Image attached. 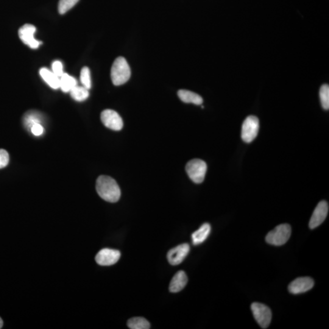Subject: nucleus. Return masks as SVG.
Listing matches in <instances>:
<instances>
[{"mask_svg": "<svg viewBox=\"0 0 329 329\" xmlns=\"http://www.w3.org/2000/svg\"><path fill=\"white\" fill-rule=\"evenodd\" d=\"M96 188L99 196L108 202H116L120 198L121 191L118 184L108 176H100L98 178Z\"/></svg>", "mask_w": 329, "mask_h": 329, "instance_id": "nucleus-1", "label": "nucleus"}, {"mask_svg": "<svg viewBox=\"0 0 329 329\" xmlns=\"http://www.w3.org/2000/svg\"><path fill=\"white\" fill-rule=\"evenodd\" d=\"M130 68L127 60L124 57L116 58L111 68V79L114 85L124 84L130 79Z\"/></svg>", "mask_w": 329, "mask_h": 329, "instance_id": "nucleus-2", "label": "nucleus"}, {"mask_svg": "<svg viewBox=\"0 0 329 329\" xmlns=\"http://www.w3.org/2000/svg\"><path fill=\"white\" fill-rule=\"evenodd\" d=\"M291 234L290 226L288 224H280L267 234L266 242L274 246H282L288 241Z\"/></svg>", "mask_w": 329, "mask_h": 329, "instance_id": "nucleus-3", "label": "nucleus"}, {"mask_svg": "<svg viewBox=\"0 0 329 329\" xmlns=\"http://www.w3.org/2000/svg\"><path fill=\"white\" fill-rule=\"evenodd\" d=\"M207 169V164L205 162L198 158L189 161L186 166V174L190 180L196 184L203 182Z\"/></svg>", "mask_w": 329, "mask_h": 329, "instance_id": "nucleus-4", "label": "nucleus"}, {"mask_svg": "<svg viewBox=\"0 0 329 329\" xmlns=\"http://www.w3.org/2000/svg\"><path fill=\"white\" fill-rule=\"evenodd\" d=\"M259 130V120L258 117L248 116L242 124V138L246 143H250L258 136Z\"/></svg>", "mask_w": 329, "mask_h": 329, "instance_id": "nucleus-5", "label": "nucleus"}, {"mask_svg": "<svg viewBox=\"0 0 329 329\" xmlns=\"http://www.w3.org/2000/svg\"><path fill=\"white\" fill-rule=\"evenodd\" d=\"M252 310L256 322L263 328L269 327L272 319L271 310L263 304L255 302L252 305Z\"/></svg>", "mask_w": 329, "mask_h": 329, "instance_id": "nucleus-6", "label": "nucleus"}, {"mask_svg": "<svg viewBox=\"0 0 329 329\" xmlns=\"http://www.w3.org/2000/svg\"><path fill=\"white\" fill-rule=\"evenodd\" d=\"M102 124L108 129L120 130L124 127V122L122 117L116 112L110 110H104L101 114Z\"/></svg>", "mask_w": 329, "mask_h": 329, "instance_id": "nucleus-7", "label": "nucleus"}, {"mask_svg": "<svg viewBox=\"0 0 329 329\" xmlns=\"http://www.w3.org/2000/svg\"><path fill=\"white\" fill-rule=\"evenodd\" d=\"M36 30V27L30 24L24 25L18 30L20 38L25 44L32 49L38 48L41 44L40 42L36 40L34 37Z\"/></svg>", "mask_w": 329, "mask_h": 329, "instance_id": "nucleus-8", "label": "nucleus"}, {"mask_svg": "<svg viewBox=\"0 0 329 329\" xmlns=\"http://www.w3.org/2000/svg\"><path fill=\"white\" fill-rule=\"evenodd\" d=\"M120 256L121 253L119 250L105 248L97 254L96 260L100 266H110L116 264Z\"/></svg>", "mask_w": 329, "mask_h": 329, "instance_id": "nucleus-9", "label": "nucleus"}, {"mask_svg": "<svg viewBox=\"0 0 329 329\" xmlns=\"http://www.w3.org/2000/svg\"><path fill=\"white\" fill-rule=\"evenodd\" d=\"M328 212V204L325 200H322L315 208L309 222V227L311 230L318 227L327 218Z\"/></svg>", "mask_w": 329, "mask_h": 329, "instance_id": "nucleus-10", "label": "nucleus"}, {"mask_svg": "<svg viewBox=\"0 0 329 329\" xmlns=\"http://www.w3.org/2000/svg\"><path fill=\"white\" fill-rule=\"evenodd\" d=\"M314 281L312 278L303 277L296 278L288 286V290L292 294H304L313 288Z\"/></svg>", "mask_w": 329, "mask_h": 329, "instance_id": "nucleus-11", "label": "nucleus"}, {"mask_svg": "<svg viewBox=\"0 0 329 329\" xmlns=\"http://www.w3.org/2000/svg\"><path fill=\"white\" fill-rule=\"evenodd\" d=\"M190 252V246L188 244L179 245L169 250L167 259L172 266H178L184 261Z\"/></svg>", "mask_w": 329, "mask_h": 329, "instance_id": "nucleus-12", "label": "nucleus"}, {"mask_svg": "<svg viewBox=\"0 0 329 329\" xmlns=\"http://www.w3.org/2000/svg\"><path fill=\"white\" fill-rule=\"evenodd\" d=\"M188 278L186 272L183 271L178 272L170 282V291L172 292H178L182 290L188 284Z\"/></svg>", "mask_w": 329, "mask_h": 329, "instance_id": "nucleus-13", "label": "nucleus"}, {"mask_svg": "<svg viewBox=\"0 0 329 329\" xmlns=\"http://www.w3.org/2000/svg\"><path fill=\"white\" fill-rule=\"evenodd\" d=\"M210 231L211 227L208 223H204V224H203L202 226L200 228L199 230L195 231V232L192 234V238L194 244L198 245L202 244V242H205L206 240L208 238L209 234L210 233Z\"/></svg>", "mask_w": 329, "mask_h": 329, "instance_id": "nucleus-14", "label": "nucleus"}, {"mask_svg": "<svg viewBox=\"0 0 329 329\" xmlns=\"http://www.w3.org/2000/svg\"><path fill=\"white\" fill-rule=\"evenodd\" d=\"M40 76L50 87L54 89L60 88V78L48 68H42L40 70Z\"/></svg>", "mask_w": 329, "mask_h": 329, "instance_id": "nucleus-15", "label": "nucleus"}, {"mask_svg": "<svg viewBox=\"0 0 329 329\" xmlns=\"http://www.w3.org/2000/svg\"><path fill=\"white\" fill-rule=\"evenodd\" d=\"M181 101L186 103H193L196 105L202 104L203 99L198 94H195L193 92L186 90H180L178 92Z\"/></svg>", "mask_w": 329, "mask_h": 329, "instance_id": "nucleus-16", "label": "nucleus"}, {"mask_svg": "<svg viewBox=\"0 0 329 329\" xmlns=\"http://www.w3.org/2000/svg\"><path fill=\"white\" fill-rule=\"evenodd\" d=\"M77 86V82L74 78L70 76L68 74L64 73L60 77V88L64 92L68 93Z\"/></svg>", "mask_w": 329, "mask_h": 329, "instance_id": "nucleus-17", "label": "nucleus"}, {"mask_svg": "<svg viewBox=\"0 0 329 329\" xmlns=\"http://www.w3.org/2000/svg\"><path fill=\"white\" fill-rule=\"evenodd\" d=\"M70 92L72 98L75 101L83 102L88 98L89 96V92L88 89L83 87V86H76L72 89Z\"/></svg>", "mask_w": 329, "mask_h": 329, "instance_id": "nucleus-18", "label": "nucleus"}, {"mask_svg": "<svg viewBox=\"0 0 329 329\" xmlns=\"http://www.w3.org/2000/svg\"><path fill=\"white\" fill-rule=\"evenodd\" d=\"M128 328L131 329H148L150 323L148 320L142 317H134L128 320Z\"/></svg>", "mask_w": 329, "mask_h": 329, "instance_id": "nucleus-19", "label": "nucleus"}, {"mask_svg": "<svg viewBox=\"0 0 329 329\" xmlns=\"http://www.w3.org/2000/svg\"><path fill=\"white\" fill-rule=\"evenodd\" d=\"M80 0H60L58 4V10L60 14H64L73 8Z\"/></svg>", "mask_w": 329, "mask_h": 329, "instance_id": "nucleus-20", "label": "nucleus"}, {"mask_svg": "<svg viewBox=\"0 0 329 329\" xmlns=\"http://www.w3.org/2000/svg\"><path fill=\"white\" fill-rule=\"evenodd\" d=\"M320 102L323 108L328 110L329 108V86L324 84L322 86L320 90Z\"/></svg>", "mask_w": 329, "mask_h": 329, "instance_id": "nucleus-21", "label": "nucleus"}, {"mask_svg": "<svg viewBox=\"0 0 329 329\" xmlns=\"http://www.w3.org/2000/svg\"><path fill=\"white\" fill-rule=\"evenodd\" d=\"M80 80L83 87L90 90L92 87L90 71L87 66H84L82 68V72H80Z\"/></svg>", "mask_w": 329, "mask_h": 329, "instance_id": "nucleus-22", "label": "nucleus"}, {"mask_svg": "<svg viewBox=\"0 0 329 329\" xmlns=\"http://www.w3.org/2000/svg\"><path fill=\"white\" fill-rule=\"evenodd\" d=\"M40 116L38 112H30L24 116V124L26 126L32 128L35 124H40Z\"/></svg>", "mask_w": 329, "mask_h": 329, "instance_id": "nucleus-23", "label": "nucleus"}, {"mask_svg": "<svg viewBox=\"0 0 329 329\" xmlns=\"http://www.w3.org/2000/svg\"><path fill=\"white\" fill-rule=\"evenodd\" d=\"M10 156L6 150L0 149V169L6 166L9 163Z\"/></svg>", "mask_w": 329, "mask_h": 329, "instance_id": "nucleus-24", "label": "nucleus"}, {"mask_svg": "<svg viewBox=\"0 0 329 329\" xmlns=\"http://www.w3.org/2000/svg\"><path fill=\"white\" fill-rule=\"evenodd\" d=\"M52 72L58 77L64 74L62 63L60 60H55L52 64Z\"/></svg>", "mask_w": 329, "mask_h": 329, "instance_id": "nucleus-25", "label": "nucleus"}, {"mask_svg": "<svg viewBox=\"0 0 329 329\" xmlns=\"http://www.w3.org/2000/svg\"><path fill=\"white\" fill-rule=\"evenodd\" d=\"M30 130L36 136H40L44 132V128L40 124H37L33 125V126L30 128Z\"/></svg>", "mask_w": 329, "mask_h": 329, "instance_id": "nucleus-26", "label": "nucleus"}, {"mask_svg": "<svg viewBox=\"0 0 329 329\" xmlns=\"http://www.w3.org/2000/svg\"><path fill=\"white\" fill-rule=\"evenodd\" d=\"M2 326H4V322H2V319L0 318V328H2Z\"/></svg>", "mask_w": 329, "mask_h": 329, "instance_id": "nucleus-27", "label": "nucleus"}]
</instances>
